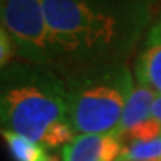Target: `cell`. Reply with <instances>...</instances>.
I'll return each mask as SVG.
<instances>
[{
	"instance_id": "1",
	"label": "cell",
	"mask_w": 161,
	"mask_h": 161,
	"mask_svg": "<svg viewBox=\"0 0 161 161\" xmlns=\"http://www.w3.org/2000/svg\"><path fill=\"white\" fill-rule=\"evenodd\" d=\"M57 73L109 63L142 25V8L115 0H42Z\"/></svg>"
},
{
	"instance_id": "2",
	"label": "cell",
	"mask_w": 161,
	"mask_h": 161,
	"mask_svg": "<svg viewBox=\"0 0 161 161\" xmlns=\"http://www.w3.org/2000/svg\"><path fill=\"white\" fill-rule=\"evenodd\" d=\"M67 118L63 76L46 67L12 61L0 70V125L43 145L46 136Z\"/></svg>"
},
{
	"instance_id": "3",
	"label": "cell",
	"mask_w": 161,
	"mask_h": 161,
	"mask_svg": "<svg viewBox=\"0 0 161 161\" xmlns=\"http://www.w3.org/2000/svg\"><path fill=\"white\" fill-rule=\"evenodd\" d=\"M61 76L72 128L80 134H115L134 86L130 70L124 64L100 63Z\"/></svg>"
},
{
	"instance_id": "4",
	"label": "cell",
	"mask_w": 161,
	"mask_h": 161,
	"mask_svg": "<svg viewBox=\"0 0 161 161\" xmlns=\"http://www.w3.org/2000/svg\"><path fill=\"white\" fill-rule=\"evenodd\" d=\"M0 24L25 63L57 72L42 0H0Z\"/></svg>"
},
{
	"instance_id": "5",
	"label": "cell",
	"mask_w": 161,
	"mask_h": 161,
	"mask_svg": "<svg viewBox=\"0 0 161 161\" xmlns=\"http://www.w3.org/2000/svg\"><path fill=\"white\" fill-rule=\"evenodd\" d=\"M124 145L115 134H79L63 146V161H116Z\"/></svg>"
},
{
	"instance_id": "6",
	"label": "cell",
	"mask_w": 161,
	"mask_h": 161,
	"mask_svg": "<svg viewBox=\"0 0 161 161\" xmlns=\"http://www.w3.org/2000/svg\"><path fill=\"white\" fill-rule=\"evenodd\" d=\"M134 75L137 82L161 94V15L146 35L143 48L134 63Z\"/></svg>"
},
{
	"instance_id": "7",
	"label": "cell",
	"mask_w": 161,
	"mask_h": 161,
	"mask_svg": "<svg viewBox=\"0 0 161 161\" xmlns=\"http://www.w3.org/2000/svg\"><path fill=\"white\" fill-rule=\"evenodd\" d=\"M155 97V91L151 86L140 84V82L134 84L125 103L122 116H121L119 125L115 131L116 137L119 139L128 130H131L133 127L152 118L151 109H152V103H154Z\"/></svg>"
},
{
	"instance_id": "8",
	"label": "cell",
	"mask_w": 161,
	"mask_h": 161,
	"mask_svg": "<svg viewBox=\"0 0 161 161\" xmlns=\"http://www.w3.org/2000/svg\"><path fill=\"white\" fill-rule=\"evenodd\" d=\"M2 136L5 139L6 145L9 148L12 158L15 161H46L48 155L45 148L40 143H36L30 139L24 137L21 134L14 131L2 130Z\"/></svg>"
},
{
	"instance_id": "9",
	"label": "cell",
	"mask_w": 161,
	"mask_h": 161,
	"mask_svg": "<svg viewBox=\"0 0 161 161\" xmlns=\"http://www.w3.org/2000/svg\"><path fill=\"white\" fill-rule=\"evenodd\" d=\"M116 161H161V136L151 142H128Z\"/></svg>"
},
{
	"instance_id": "10",
	"label": "cell",
	"mask_w": 161,
	"mask_h": 161,
	"mask_svg": "<svg viewBox=\"0 0 161 161\" xmlns=\"http://www.w3.org/2000/svg\"><path fill=\"white\" fill-rule=\"evenodd\" d=\"M161 136V124L157 119L151 118V119L145 121L142 124H137L136 127H133L131 130L121 136L119 140L122 145L128 143V142H151L155 140L157 137Z\"/></svg>"
},
{
	"instance_id": "11",
	"label": "cell",
	"mask_w": 161,
	"mask_h": 161,
	"mask_svg": "<svg viewBox=\"0 0 161 161\" xmlns=\"http://www.w3.org/2000/svg\"><path fill=\"white\" fill-rule=\"evenodd\" d=\"M15 54L17 51L11 36L8 35L6 29L0 24V70H3L8 64H11V58Z\"/></svg>"
},
{
	"instance_id": "12",
	"label": "cell",
	"mask_w": 161,
	"mask_h": 161,
	"mask_svg": "<svg viewBox=\"0 0 161 161\" xmlns=\"http://www.w3.org/2000/svg\"><path fill=\"white\" fill-rule=\"evenodd\" d=\"M151 114H152V118L157 119L161 124V94L157 96L154 103H152V109H151Z\"/></svg>"
},
{
	"instance_id": "13",
	"label": "cell",
	"mask_w": 161,
	"mask_h": 161,
	"mask_svg": "<svg viewBox=\"0 0 161 161\" xmlns=\"http://www.w3.org/2000/svg\"><path fill=\"white\" fill-rule=\"evenodd\" d=\"M46 161H58V160L55 158V157H48V160Z\"/></svg>"
}]
</instances>
